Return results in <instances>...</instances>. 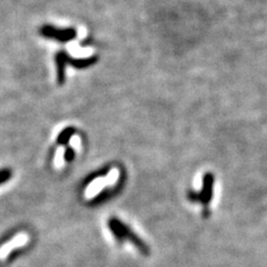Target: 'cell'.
I'll use <instances>...</instances> for the list:
<instances>
[{
  "label": "cell",
  "mask_w": 267,
  "mask_h": 267,
  "mask_svg": "<svg viewBox=\"0 0 267 267\" xmlns=\"http://www.w3.org/2000/svg\"><path fill=\"white\" fill-rule=\"evenodd\" d=\"M29 242V235L25 234V233H21V234H18L15 236V237L9 240L8 243H6L5 245L0 247V261H3L8 255L13 251L15 249H18V247L25 246L27 243Z\"/></svg>",
  "instance_id": "obj_1"
},
{
  "label": "cell",
  "mask_w": 267,
  "mask_h": 267,
  "mask_svg": "<svg viewBox=\"0 0 267 267\" xmlns=\"http://www.w3.org/2000/svg\"><path fill=\"white\" fill-rule=\"evenodd\" d=\"M107 187V182L106 177H98L90 183L85 190V197L87 200H91L99 193L101 192L102 189Z\"/></svg>",
  "instance_id": "obj_2"
},
{
  "label": "cell",
  "mask_w": 267,
  "mask_h": 267,
  "mask_svg": "<svg viewBox=\"0 0 267 267\" xmlns=\"http://www.w3.org/2000/svg\"><path fill=\"white\" fill-rule=\"evenodd\" d=\"M118 178H119V170H118L116 167H114V168L110 169L108 175L106 176L107 186L115 185L117 183V181H118Z\"/></svg>",
  "instance_id": "obj_3"
},
{
  "label": "cell",
  "mask_w": 267,
  "mask_h": 267,
  "mask_svg": "<svg viewBox=\"0 0 267 267\" xmlns=\"http://www.w3.org/2000/svg\"><path fill=\"white\" fill-rule=\"evenodd\" d=\"M64 156H65V148L59 147L56 151L55 159H53V164H55V167L57 169L62 168L64 166Z\"/></svg>",
  "instance_id": "obj_4"
},
{
  "label": "cell",
  "mask_w": 267,
  "mask_h": 267,
  "mask_svg": "<svg viewBox=\"0 0 267 267\" xmlns=\"http://www.w3.org/2000/svg\"><path fill=\"white\" fill-rule=\"evenodd\" d=\"M70 146L74 148L75 150H79L80 148H82V139H80V137L75 135L72 136L70 138Z\"/></svg>",
  "instance_id": "obj_5"
}]
</instances>
